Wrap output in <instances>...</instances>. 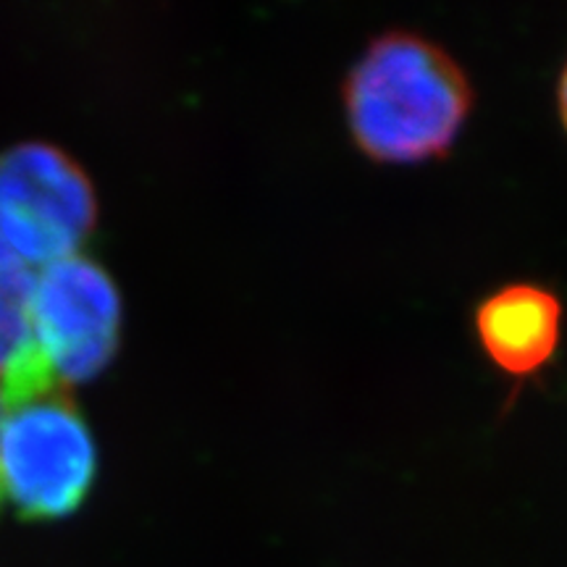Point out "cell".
I'll return each mask as SVG.
<instances>
[{
  "label": "cell",
  "instance_id": "obj_1",
  "mask_svg": "<svg viewBox=\"0 0 567 567\" xmlns=\"http://www.w3.org/2000/svg\"><path fill=\"white\" fill-rule=\"evenodd\" d=\"M476 90L446 48L413 30L368 42L342 82L354 151L375 166H423L457 147Z\"/></svg>",
  "mask_w": 567,
  "mask_h": 567
},
{
  "label": "cell",
  "instance_id": "obj_2",
  "mask_svg": "<svg viewBox=\"0 0 567 567\" xmlns=\"http://www.w3.org/2000/svg\"><path fill=\"white\" fill-rule=\"evenodd\" d=\"M97 452L90 425L66 394L45 384L3 394L0 486L27 520L66 517L90 494Z\"/></svg>",
  "mask_w": 567,
  "mask_h": 567
},
{
  "label": "cell",
  "instance_id": "obj_3",
  "mask_svg": "<svg viewBox=\"0 0 567 567\" xmlns=\"http://www.w3.org/2000/svg\"><path fill=\"white\" fill-rule=\"evenodd\" d=\"M95 189L71 155L45 142L0 153V234L19 260L53 264L95 226Z\"/></svg>",
  "mask_w": 567,
  "mask_h": 567
},
{
  "label": "cell",
  "instance_id": "obj_4",
  "mask_svg": "<svg viewBox=\"0 0 567 567\" xmlns=\"http://www.w3.org/2000/svg\"><path fill=\"white\" fill-rule=\"evenodd\" d=\"M32 316L38 350L63 386L111 363L122 334V297L95 260L69 255L42 268Z\"/></svg>",
  "mask_w": 567,
  "mask_h": 567
},
{
  "label": "cell",
  "instance_id": "obj_5",
  "mask_svg": "<svg viewBox=\"0 0 567 567\" xmlns=\"http://www.w3.org/2000/svg\"><path fill=\"white\" fill-rule=\"evenodd\" d=\"M565 331V305L555 289L509 281L473 310V334L484 358L513 381L542 375L555 363Z\"/></svg>",
  "mask_w": 567,
  "mask_h": 567
},
{
  "label": "cell",
  "instance_id": "obj_6",
  "mask_svg": "<svg viewBox=\"0 0 567 567\" xmlns=\"http://www.w3.org/2000/svg\"><path fill=\"white\" fill-rule=\"evenodd\" d=\"M34 279L17 255L0 258V392L61 384L45 365L34 337Z\"/></svg>",
  "mask_w": 567,
  "mask_h": 567
},
{
  "label": "cell",
  "instance_id": "obj_7",
  "mask_svg": "<svg viewBox=\"0 0 567 567\" xmlns=\"http://www.w3.org/2000/svg\"><path fill=\"white\" fill-rule=\"evenodd\" d=\"M555 103H557L559 124H563V130L567 134V61L563 63V69H559L557 87H555Z\"/></svg>",
  "mask_w": 567,
  "mask_h": 567
},
{
  "label": "cell",
  "instance_id": "obj_8",
  "mask_svg": "<svg viewBox=\"0 0 567 567\" xmlns=\"http://www.w3.org/2000/svg\"><path fill=\"white\" fill-rule=\"evenodd\" d=\"M9 255H13V252L9 250V245L3 243V234H0V258H9Z\"/></svg>",
  "mask_w": 567,
  "mask_h": 567
},
{
  "label": "cell",
  "instance_id": "obj_9",
  "mask_svg": "<svg viewBox=\"0 0 567 567\" xmlns=\"http://www.w3.org/2000/svg\"><path fill=\"white\" fill-rule=\"evenodd\" d=\"M0 421H3V392H0ZM0 502H3V486H0Z\"/></svg>",
  "mask_w": 567,
  "mask_h": 567
}]
</instances>
